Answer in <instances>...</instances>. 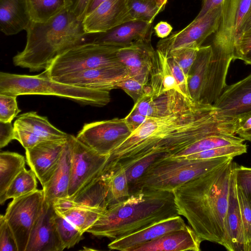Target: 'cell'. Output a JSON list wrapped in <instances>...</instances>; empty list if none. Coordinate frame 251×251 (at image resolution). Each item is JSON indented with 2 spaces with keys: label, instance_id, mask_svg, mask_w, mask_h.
Returning a JSON list of instances; mask_svg holds the SVG:
<instances>
[{
  "label": "cell",
  "instance_id": "5b68a950",
  "mask_svg": "<svg viewBox=\"0 0 251 251\" xmlns=\"http://www.w3.org/2000/svg\"><path fill=\"white\" fill-rule=\"evenodd\" d=\"M0 94L11 96L40 95L56 96L97 107L107 105L110 92L89 89L56 80L45 71L37 75L0 73Z\"/></svg>",
  "mask_w": 251,
  "mask_h": 251
},
{
  "label": "cell",
  "instance_id": "1f68e13d",
  "mask_svg": "<svg viewBox=\"0 0 251 251\" xmlns=\"http://www.w3.org/2000/svg\"><path fill=\"white\" fill-rule=\"evenodd\" d=\"M106 165L110 170L107 198L108 208L110 205L127 198L130 193L125 169L120 167H112L107 162Z\"/></svg>",
  "mask_w": 251,
  "mask_h": 251
},
{
  "label": "cell",
  "instance_id": "7a4b0ae2",
  "mask_svg": "<svg viewBox=\"0 0 251 251\" xmlns=\"http://www.w3.org/2000/svg\"><path fill=\"white\" fill-rule=\"evenodd\" d=\"M234 164L232 159L173 191L178 215L202 241L223 244Z\"/></svg>",
  "mask_w": 251,
  "mask_h": 251
},
{
  "label": "cell",
  "instance_id": "5bb4252c",
  "mask_svg": "<svg viewBox=\"0 0 251 251\" xmlns=\"http://www.w3.org/2000/svg\"><path fill=\"white\" fill-rule=\"evenodd\" d=\"M251 6V0H224L219 26L211 45L235 50L241 24Z\"/></svg>",
  "mask_w": 251,
  "mask_h": 251
},
{
  "label": "cell",
  "instance_id": "bcb514c9",
  "mask_svg": "<svg viewBox=\"0 0 251 251\" xmlns=\"http://www.w3.org/2000/svg\"><path fill=\"white\" fill-rule=\"evenodd\" d=\"M235 133L251 142V110L235 117Z\"/></svg>",
  "mask_w": 251,
  "mask_h": 251
},
{
  "label": "cell",
  "instance_id": "f907efd6",
  "mask_svg": "<svg viewBox=\"0 0 251 251\" xmlns=\"http://www.w3.org/2000/svg\"><path fill=\"white\" fill-rule=\"evenodd\" d=\"M148 118L132 109L130 113L125 118V120L127 127L131 132H133L137 129Z\"/></svg>",
  "mask_w": 251,
  "mask_h": 251
},
{
  "label": "cell",
  "instance_id": "b9f144b4",
  "mask_svg": "<svg viewBox=\"0 0 251 251\" xmlns=\"http://www.w3.org/2000/svg\"><path fill=\"white\" fill-rule=\"evenodd\" d=\"M237 186L240 189L251 206V168L234 165Z\"/></svg>",
  "mask_w": 251,
  "mask_h": 251
},
{
  "label": "cell",
  "instance_id": "7dc6e473",
  "mask_svg": "<svg viewBox=\"0 0 251 251\" xmlns=\"http://www.w3.org/2000/svg\"><path fill=\"white\" fill-rule=\"evenodd\" d=\"M13 126L14 139L18 140L25 150L32 148L41 142L45 141L28 130L19 126Z\"/></svg>",
  "mask_w": 251,
  "mask_h": 251
},
{
  "label": "cell",
  "instance_id": "484cf974",
  "mask_svg": "<svg viewBox=\"0 0 251 251\" xmlns=\"http://www.w3.org/2000/svg\"><path fill=\"white\" fill-rule=\"evenodd\" d=\"M13 126L28 130L43 141L66 140L69 135L51 125L47 117L35 112L21 114Z\"/></svg>",
  "mask_w": 251,
  "mask_h": 251
},
{
  "label": "cell",
  "instance_id": "ffe728a7",
  "mask_svg": "<svg viewBox=\"0 0 251 251\" xmlns=\"http://www.w3.org/2000/svg\"><path fill=\"white\" fill-rule=\"evenodd\" d=\"M153 24L132 20L124 23L106 32L97 34L91 41L122 48L138 41L151 38Z\"/></svg>",
  "mask_w": 251,
  "mask_h": 251
},
{
  "label": "cell",
  "instance_id": "4316f807",
  "mask_svg": "<svg viewBox=\"0 0 251 251\" xmlns=\"http://www.w3.org/2000/svg\"><path fill=\"white\" fill-rule=\"evenodd\" d=\"M212 53L211 46H201L188 75L191 99L200 102L205 86L207 66Z\"/></svg>",
  "mask_w": 251,
  "mask_h": 251
},
{
  "label": "cell",
  "instance_id": "7bdbcfd3",
  "mask_svg": "<svg viewBox=\"0 0 251 251\" xmlns=\"http://www.w3.org/2000/svg\"><path fill=\"white\" fill-rule=\"evenodd\" d=\"M0 251H18L15 237L4 215L0 216Z\"/></svg>",
  "mask_w": 251,
  "mask_h": 251
},
{
  "label": "cell",
  "instance_id": "ab89813d",
  "mask_svg": "<svg viewBox=\"0 0 251 251\" xmlns=\"http://www.w3.org/2000/svg\"><path fill=\"white\" fill-rule=\"evenodd\" d=\"M20 112L17 96L0 94V122L11 123Z\"/></svg>",
  "mask_w": 251,
  "mask_h": 251
},
{
  "label": "cell",
  "instance_id": "680465c9",
  "mask_svg": "<svg viewBox=\"0 0 251 251\" xmlns=\"http://www.w3.org/2000/svg\"><path fill=\"white\" fill-rule=\"evenodd\" d=\"M160 12L162 11L167 3L168 0H155Z\"/></svg>",
  "mask_w": 251,
  "mask_h": 251
},
{
  "label": "cell",
  "instance_id": "44dd1931",
  "mask_svg": "<svg viewBox=\"0 0 251 251\" xmlns=\"http://www.w3.org/2000/svg\"><path fill=\"white\" fill-rule=\"evenodd\" d=\"M202 241L193 228L187 225L142 244L132 251H199Z\"/></svg>",
  "mask_w": 251,
  "mask_h": 251
},
{
  "label": "cell",
  "instance_id": "6125c7cd",
  "mask_svg": "<svg viewBox=\"0 0 251 251\" xmlns=\"http://www.w3.org/2000/svg\"></svg>",
  "mask_w": 251,
  "mask_h": 251
},
{
  "label": "cell",
  "instance_id": "ba28073f",
  "mask_svg": "<svg viewBox=\"0 0 251 251\" xmlns=\"http://www.w3.org/2000/svg\"><path fill=\"white\" fill-rule=\"evenodd\" d=\"M44 201L43 189H37L13 199L7 206L4 216L13 232L18 251H25L31 231L42 213Z\"/></svg>",
  "mask_w": 251,
  "mask_h": 251
},
{
  "label": "cell",
  "instance_id": "9f6ffc18",
  "mask_svg": "<svg viewBox=\"0 0 251 251\" xmlns=\"http://www.w3.org/2000/svg\"><path fill=\"white\" fill-rule=\"evenodd\" d=\"M104 0H92L90 3L86 14L94 10Z\"/></svg>",
  "mask_w": 251,
  "mask_h": 251
},
{
  "label": "cell",
  "instance_id": "d6a6232c",
  "mask_svg": "<svg viewBox=\"0 0 251 251\" xmlns=\"http://www.w3.org/2000/svg\"><path fill=\"white\" fill-rule=\"evenodd\" d=\"M36 176L31 170L24 168L12 180L3 195L0 197L2 204L10 199L17 198L32 193L37 190Z\"/></svg>",
  "mask_w": 251,
  "mask_h": 251
},
{
  "label": "cell",
  "instance_id": "681fc988",
  "mask_svg": "<svg viewBox=\"0 0 251 251\" xmlns=\"http://www.w3.org/2000/svg\"><path fill=\"white\" fill-rule=\"evenodd\" d=\"M12 140H15L14 126L11 123L0 122V148L7 146Z\"/></svg>",
  "mask_w": 251,
  "mask_h": 251
},
{
  "label": "cell",
  "instance_id": "8fae6325",
  "mask_svg": "<svg viewBox=\"0 0 251 251\" xmlns=\"http://www.w3.org/2000/svg\"><path fill=\"white\" fill-rule=\"evenodd\" d=\"M67 141L71 155V171L67 198H73L105 165L110 155H101L76 137L69 134Z\"/></svg>",
  "mask_w": 251,
  "mask_h": 251
},
{
  "label": "cell",
  "instance_id": "3957f363",
  "mask_svg": "<svg viewBox=\"0 0 251 251\" xmlns=\"http://www.w3.org/2000/svg\"><path fill=\"white\" fill-rule=\"evenodd\" d=\"M177 215L173 192L139 190L109 206L86 232L115 239Z\"/></svg>",
  "mask_w": 251,
  "mask_h": 251
},
{
  "label": "cell",
  "instance_id": "db71d44e",
  "mask_svg": "<svg viewBox=\"0 0 251 251\" xmlns=\"http://www.w3.org/2000/svg\"><path fill=\"white\" fill-rule=\"evenodd\" d=\"M224 0H202L201 9L195 18H199L212 9L222 5Z\"/></svg>",
  "mask_w": 251,
  "mask_h": 251
},
{
  "label": "cell",
  "instance_id": "2e32d148",
  "mask_svg": "<svg viewBox=\"0 0 251 251\" xmlns=\"http://www.w3.org/2000/svg\"><path fill=\"white\" fill-rule=\"evenodd\" d=\"M67 139L47 140L25 150L27 163L42 186L57 167Z\"/></svg>",
  "mask_w": 251,
  "mask_h": 251
},
{
  "label": "cell",
  "instance_id": "83f0119b",
  "mask_svg": "<svg viewBox=\"0 0 251 251\" xmlns=\"http://www.w3.org/2000/svg\"><path fill=\"white\" fill-rule=\"evenodd\" d=\"M156 51V60L148 83L155 98L171 90L180 92L168 62L167 55L159 51Z\"/></svg>",
  "mask_w": 251,
  "mask_h": 251
},
{
  "label": "cell",
  "instance_id": "f35d334b",
  "mask_svg": "<svg viewBox=\"0 0 251 251\" xmlns=\"http://www.w3.org/2000/svg\"><path fill=\"white\" fill-rule=\"evenodd\" d=\"M199 48L188 47L177 49L172 50L167 55L174 58L188 77L189 71L196 59Z\"/></svg>",
  "mask_w": 251,
  "mask_h": 251
},
{
  "label": "cell",
  "instance_id": "7c38bea8",
  "mask_svg": "<svg viewBox=\"0 0 251 251\" xmlns=\"http://www.w3.org/2000/svg\"><path fill=\"white\" fill-rule=\"evenodd\" d=\"M129 0H105L82 20L87 35L97 34L107 31L126 22L132 21Z\"/></svg>",
  "mask_w": 251,
  "mask_h": 251
},
{
  "label": "cell",
  "instance_id": "e575fe53",
  "mask_svg": "<svg viewBox=\"0 0 251 251\" xmlns=\"http://www.w3.org/2000/svg\"><path fill=\"white\" fill-rule=\"evenodd\" d=\"M128 7L132 20L151 23L160 12L155 0H129Z\"/></svg>",
  "mask_w": 251,
  "mask_h": 251
},
{
  "label": "cell",
  "instance_id": "d6986e66",
  "mask_svg": "<svg viewBox=\"0 0 251 251\" xmlns=\"http://www.w3.org/2000/svg\"><path fill=\"white\" fill-rule=\"evenodd\" d=\"M219 113L236 117L251 110V74L244 79L226 86L213 105Z\"/></svg>",
  "mask_w": 251,
  "mask_h": 251
},
{
  "label": "cell",
  "instance_id": "30bf717a",
  "mask_svg": "<svg viewBox=\"0 0 251 251\" xmlns=\"http://www.w3.org/2000/svg\"><path fill=\"white\" fill-rule=\"evenodd\" d=\"M125 118L85 124L76 136L98 153L110 155L131 134Z\"/></svg>",
  "mask_w": 251,
  "mask_h": 251
},
{
  "label": "cell",
  "instance_id": "c3c4849f",
  "mask_svg": "<svg viewBox=\"0 0 251 251\" xmlns=\"http://www.w3.org/2000/svg\"><path fill=\"white\" fill-rule=\"evenodd\" d=\"M251 50V28L244 32L236 40L234 59L240 58Z\"/></svg>",
  "mask_w": 251,
  "mask_h": 251
},
{
  "label": "cell",
  "instance_id": "4fadbf2b",
  "mask_svg": "<svg viewBox=\"0 0 251 251\" xmlns=\"http://www.w3.org/2000/svg\"><path fill=\"white\" fill-rule=\"evenodd\" d=\"M117 55L130 77L136 78L145 85L148 84L157 56L156 51L151 43V38L120 48Z\"/></svg>",
  "mask_w": 251,
  "mask_h": 251
},
{
  "label": "cell",
  "instance_id": "d590c367",
  "mask_svg": "<svg viewBox=\"0 0 251 251\" xmlns=\"http://www.w3.org/2000/svg\"><path fill=\"white\" fill-rule=\"evenodd\" d=\"M247 145L242 143L209 149L183 158L192 159H205L226 156L233 158L247 152Z\"/></svg>",
  "mask_w": 251,
  "mask_h": 251
},
{
  "label": "cell",
  "instance_id": "f546056e",
  "mask_svg": "<svg viewBox=\"0 0 251 251\" xmlns=\"http://www.w3.org/2000/svg\"><path fill=\"white\" fill-rule=\"evenodd\" d=\"M244 141L243 138L235 134H220L210 135L192 143L171 157H183L215 148L242 143Z\"/></svg>",
  "mask_w": 251,
  "mask_h": 251
},
{
  "label": "cell",
  "instance_id": "ee69618b",
  "mask_svg": "<svg viewBox=\"0 0 251 251\" xmlns=\"http://www.w3.org/2000/svg\"><path fill=\"white\" fill-rule=\"evenodd\" d=\"M145 85L133 77H128L119 81L117 88L124 90L133 100L134 103L145 93Z\"/></svg>",
  "mask_w": 251,
  "mask_h": 251
},
{
  "label": "cell",
  "instance_id": "91938a15",
  "mask_svg": "<svg viewBox=\"0 0 251 251\" xmlns=\"http://www.w3.org/2000/svg\"><path fill=\"white\" fill-rule=\"evenodd\" d=\"M245 251H251V240L246 244Z\"/></svg>",
  "mask_w": 251,
  "mask_h": 251
},
{
  "label": "cell",
  "instance_id": "ac0fdd59",
  "mask_svg": "<svg viewBox=\"0 0 251 251\" xmlns=\"http://www.w3.org/2000/svg\"><path fill=\"white\" fill-rule=\"evenodd\" d=\"M187 225L180 215L150 225L124 236L114 239L108 245L110 250L132 251L135 248L154 240L170 231L185 227Z\"/></svg>",
  "mask_w": 251,
  "mask_h": 251
},
{
  "label": "cell",
  "instance_id": "60d3db41",
  "mask_svg": "<svg viewBox=\"0 0 251 251\" xmlns=\"http://www.w3.org/2000/svg\"><path fill=\"white\" fill-rule=\"evenodd\" d=\"M237 191L246 245L251 240V206L237 186Z\"/></svg>",
  "mask_w": 251,
  "mask_h": 251
},
{
  "label": "cell",
  "instance_id": "74e56055",
  "mask_svg": "<svg viewBox=\"0 0 251 251\" xmlns=\"http://www.w3.org/2000/svg\"><path fill=\"white\" fill-rule=\"evenodd\" d=\"M132 109L147 117L155 118L160 116V113L155 97L149 84L145 86L144 95L135 102Z\"/></svg>",
  "mask_w": 251,
  "mask_h": 251
},
{
  "label": "cell",
  "instance_id": "e0dca14e",
  "mask_svg": "<svg viewBox=\"0 0 251 251\" xmlns=\"http://www.w3.org/2000/svg\"><path fill=\"white\" fill-rule=\"evenodd\" d=\"M54 208L45 201L30 233L25 251H62L64 249L53 220Z\"/></svg>",
  "mask_w": 251,
  "mask_h": 251
},
{
  "label": "cell",
  "instance_id": "7402d4cb",
  "mask_svg": "<svg viewBox=\"0 0 251 251\" xmlns=\"http://www.w3.org/2000/svg\"><path fill=\"white\" fill-rule=\"evenodd\" d=\"M225 238L222 246L229 251H245V241L234 169L225 217Z\"/></svg>",
  "mask_w": 251,
  "mask_h": 251
},
{
  "label": "cell",
  "instance_id": "94428289",
  "mask_svg": "<svg viewBox=\"0 0 251 251\" xmlns=\"http://www.w3.org/2000/svg\"></svg>",
  "mask_w": 251,
  "mask_h": 251
},
{
  "label": "cell",
  "instance_id": "6f0895ef",
  "mask_svg": "<svg viewBox=\"0 0 251 251\" xmlns=\"http://www.w3.org/2000/svg\"><path fill=\"white\" fill-rule=\"evenodd\" d=\"M240 59L243 60L247 64L251 65V50L244 55L241 56Z\"/></svg>",
  "mask_w": 251,
  "mask_h": 251
},
{
  "label": "cell",
  "instance_id": "52a82bcc",
  "mask_svg": "<svg viewBox=\"0 0 251 251\" xmlns=\"http://www.w3.org/2000/svg\"><path fill=\"white\" fill-rule=\"evenodd\" d=\"M119 48L88 41L57 56L44 71L53 78L97 68L124 66L117 55Z\"/></svg>",
  "mask_w": 251,
  "mask_h": 251
},
{
  "label": "cell",
  "instance_id": "f5cc1de1",
  "mask_svg": "<svg viewBox=\"0 0 251 251\" xmlns=\"http://www.w3.org/2000/svg\"><path fill=\"white\" fill-rule=\"evenodd\" d=\"M156 35L161 39L168 37L172 33L173 27L168 23L161 21L153 27Z\"/></svg>",
  "mask_w": 251,
  "mask_h": 251
},
{
  "label": "cell",
  "instance_id": "9a60e30c",
  "mask_svg": "<svg viewBox=\"0 0 251 251\" xmlns=\"http://www.w3.org/2000/svg\"><path fill=\"white\" fill-rule=\"evenodd\" d=\"M130 77L124 66L97 68L53 78L59 82L89 89L111 91L120 80Z\"/></svg>",
  "mask_w": 251,
  "mask_h": 251
},
{
  "label": "cell",
  "instance_id": "11a10c76",
  "mask_svg": "<svg viewBox=\"0 0 251 251\" xmlns=\"http://www.w3.org/2000/svg\"><path fill=\"white\" fill-rule=\"evenodd\" d=\"M250 28H251V6L239 28L237 39Z\"/></svg>",
  "mask_w": 251,
  "mask_h": 251
},
{
  "label": "cell",
  "instance_id": "d4e9b609",
  "mask_svg": "<svg viewBox=\"0 0 251 251\" xmlns=\"http://www.w3.org/2000/svg\"><path fill=\"white\" fill-rule=\"evenodd\" d=\"M31 22L25 0H0V29L13 35L27 29Z\"/></svg>",
  "mask_w": 251,
  "mask_h": 251
},
{
  "label": "cell",
  "instance_id": "816d5d0a",
  "mask_svg": "<svg viewBox=\"0 0 251 251\" xmlns=\"http://www.w3.org/2000/svg\"><path fill=\"white\" fill-rule=\"evenodd\" d=\"M91 0H71V10L81 20L86 15Z\"/></svg>",
  "mask_w": 251,
  "mask_h": 251
},
{
  "label": "cell",
  "instance_id": "4dcf8cb0",
  "mask_svg": "<svg viewBox=\"0 0 251 251\" xmlns=\"http://www.w3.org/2000/svg\"><path fill=\"white\" fill-rule=\"evenodd\" d=\"M25 168L24 156L14 152L0 153V197L2 196L12 180Z\"/></svg>",
  "mask_w": 251,
  "mask_h": 251
},
{
  "label": "cell",
  "instance_id": "f1b7e54d",
  "mask_svg": "<svg viewBox=\"0 0 251 251\" xmlns=\"http://www.w3.org/2000/svg\"><path fill=\"white\" fill-rule=\"evenodd\" d=\"M31 22H46L72 5L71 0H25Z\"/></svg>",
  "mask_w": 251,
  "mask_h": 251
},
{
  "label": "cell",
  "instance_id": "277c9868",
  "mask_svg": "<svg viewBox=\"0 0 251 251\" xmlns=\"http://www.w3.org/2000/svg\"><path fill=\"white\" fill-rule=\"evenodd\" d=\"M24 49L13 58L16 66L30 72L46 70L66 50L90 41L82 21L68 8L44 23L31 22L26 29Z\"/></svg>",
  "mask_w": 251,
  "mask_h": 251
},
{
  "label": "cell",
  "instance_id": "cb8c5ba5",
  "mask_svg": "<svg viewBox=\"0 0 251 251\" xmlns=\"http://www.w3.org/2000/svg\"><path fill=\"white\" fill-rule=\"evenodd\" d=\"M71 155L67 141L58 165L42 185L45 201L52 203L56 199L68 198L71 178Z\"/></svg>",
  "mask_w": 251,
  "mask_h": 251
},
{
  "label": "cell",
  "instance_id": "f6af8a7d",
  "mask_svg": "<svg viewBox=\"0 0 251 251\" xmlns=\"http://www.w3.org/2000/svg\"><path fill=\"white\" fill-rule=\"evenodd\" d=\"M167 58L180 92L185 97L191 99L188 86L187 76L174 58L170 55H167Z\"/></svg>",
  "mask_w": 251,
  "mask_h": 251
},
{
  "label": "cell",
  "instance_id": "9c48e42d",
  "mask_svg": "<svg viewBox=\"0 0 251 251\" xmlns=\"http://www.w3.org/2000/svg\"><path fill=\"white\" fill-rule=\"evenodd\" d=\"M222 4L196 19L181 30L160 40L156 50L167 55L173 50L182 48L201 47L208 37L214 33L220 25Z\"/></svg>",
  "mask_w": 251,
  "mask_h": 251
},
{
  "label": "cell",
  "instance_id": "8d00e7d4",
  "mask_svg": "<svg viewBox=\"0 0 251 251\" xmlns=\"http://www.w3.org/2000/svg\"><path fill=\"white\" fill-rule=\"evenodd\" d=\"M164 157H167V155L160 153L148 155L123 168L126 171L129 187L135 183L155 161Z\"/></svg>",
  "mask_w": 251,
  "mask_h": 251
},
{
  "label": "cell",
  "instance_id": "603a6c76",
  "mask_svg": "<svg viewBox=\"0 0 251 251\" xmlns=\"http://www.w3.org/2000/svg\"><path fill=\"white\" fill-rule=\"evenodd\" d=\"M52 204L57 212L83 233L86 232L105 211L81 204L67 198L57 199Z\"/></svg>",
  "mask_w": 251,
  "mask_h": 251
},
{
  "label": "cell",
  "instance_id": "8992f818",
  "mask_svg": "<svg viewBox=\"0 0 251 251\" xmlns=\"http://www.w3.org/2000/svg\"><path fill=\"white\" fill-rule=\"evenodd\" d=\"M232 159V157L226 156L205 159L171 156L160 158L129 186L130 193L142 189L173 192Z\"/></svg>",
  "mask_w": 251,
  "mask_h": 251
},
{
  "label": "cell",
  "instance_id": "6da1fadb",
  "mask_svg": "<svg viewBox=\"0 0 251 251\" xmlns=\"http://www.w3.org/2000/svg\"><path fill=\"white\" fill-rule=\"evenodd\" d=\"M163 94L165 106L161 115L148 117L110 154L113 166L125 168L151 154L171 156L210 135H236L235 117L222 115L213 105L194 101L175 90Z\"/></svg>",
  "mask_w": 251,
  "mask_h": 251
},
{
  "label": "cell",
  "instance_id": "836d02e7",
  "mask_svg": "<svg viewBox=\"0 0 251 251\" xmlns=\"http://www.w3.org/2000/svg\"><path fill=\"white\" fill-rule=\"evenodd\" d=\"M53 220L64 250L73 247L83 238L84 233L55 210Z\"/></svg>",
  "mask_w": 251,
  "mask_h": 251
}]
</instances>
